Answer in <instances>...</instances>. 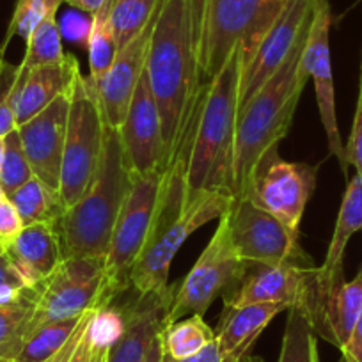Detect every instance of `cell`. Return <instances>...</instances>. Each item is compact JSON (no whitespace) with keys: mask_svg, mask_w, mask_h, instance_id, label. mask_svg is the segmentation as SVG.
I'll return each instance as SVG.
<instances>
[{"mask_svg":"<svg viewBox=\"0 0 362 362\" xmlns=\"http://www.w3.org/2000/svg\"><path fill=\"white\" fill-rule=\"evenodd\" d=\"M20 82V64H11L0 57V139L16 128L15 98Z\"/></svg>","mask_w":362,"mask_h":362,"instance_id":"d590c367","label":"cell"},{"mask_svg":"<svg viewBox=\"0 0 362 362\" xmlns=\"http://www.w3.org/2000/svg\"><path fill=\"white\" fill-rule=\"evenodd\" d=\"M279 146L274 144L259 156L242 197L300 233L305 206L316 190L318 169L304 162H288L281 156Z\"/></svg>","mask_w":362,"mask_h":362,"instance_id":"ba28073f","label":"cell"},{"mask_svg":"<svg viewBox=\"0 0 362 362\" xmlns=\"http://www.w3.org/2000/svg\"><path fill=\"white\" fill-rule=\"evenodd\" d=\"M110 8H112V0H105L102 9L90 16L87 54H89V76L95 82L105 75L117 54L116 37L110 25Z\"/></svg>","mask_w":362,"mask_h":362,"instance_id":"f1b7e54d","label":"cell"},{"mask_svg":"<svg viewBox=\"0 0 362 362\" xmlns=\"http://www.w3.org/2000/svg\"><path fill=\"white\" fill-rule=\"evenodd\" d=\"M163 355L173 358H187L199 354L215 341V330L204 322L203 316L190 315L169 323L160 332Z\"/></svg>","mask_w":362,"mask_h":362,"instance_id":"4316f807","label":"cell"},{"mask_svg":"<svg viewBox=\"0 0 362 362\" xmlns=\"http://www.w3.org/2000/svg\"><path fill=\"white\" fill-rule=\"evenodd\" d=\"M344 156H346L348 165L355 167L358 176H362V61H361V75H358V96L357 105H355L354 123L348 142L344 144Z\"/></svg>","mask_w":362,"mask_h":362,"instance_id":"74e56055","label":"cell"},{"mask_svg":"<svg viewBox=\"0 0 362 362\" xmlns=\"http://www.w3.org/2000/svg\"><path fill=\"white\" fill-rule=\"evenodd\" d=\"M177 284H169L158 293L139 295L123 308H117L123 318L119 337L107 350L105 362H144L149 346L165 327V315L170 308Z\"/></svg>","mask_w":362,"mask_h":362,"instance_id":"ac0fdd59","label":"cell"},{"mask_svg":"<svg viewBox=\"0 0 362 362\" xmlns=\"http://www.w3.org/2000/svg\"><path fill=\"white\" fill-rule=\"evenodd\" d=\"M337 362H348V361L343 357V355H341V358H339V361H337Z\"/></svg>","mask_w":362,"mask_h":362,"instance_id":"681fc988","label":"cell"},{"mask_svg":"<svg viewBox=\"0 0 362 362\" xmlns=\"http://www.w3.org/2000/svg\"><path fill=\"white\" fill-rule=\"evenodd\" d=\"M162 170L132 176V187L117 215L105 256L107 288L116 300L130 290V276L141 256L158 201Z\"/></svg>","mask_w":362,"mask_h":362,"instance_id":"8fae6325","label":"cell"},{"mask_svg":"<svg viewBox=\"0 0 362 362\" xmlns=\"http://www.w3.org/2000/svg\"><path fill=\"white\" fill-rule=\"evenodd\" d=\"M132 187L119 132L107 127L102 160L86 194L59 221L66 257H105Z\"/></svg>","mask_w":362,"mask_h":362,"instance_id":"5b68a950","label":"cell"},{"mask_svg":"<svg viewBox=\"0 0 362 362\" xmlns=\"http://www.w3.org/2000/svg\"><path fill=\"white\" fill-rule=\"evenodd\" d=\"M4 254L30 288L37 286L66 259L59 222L23 226L6 242Z\"/></svg>","mask_w":362,"mask_h":362,"instance_id":"ffe728a7","label":"cell"},{"mask_svg":"<svg viewBox=\"0 0 362 362\" xmlns=\"http://www.w3.org/2000/svg\"><path fill=\"white\" fill-rule=\"evenodd\" d=\"M61 40L62 34L55 16H50L43 23H40L25 43V55L20 64L22 69L61 64L68 55L62 50Z\"/></svg>","mask_w":362,"mask_h":362,"instance_id":"d6a6232c","label":"cell"},{"mask_svg":"<svg viewBox=\"0 0 362 362\" xmlns=\"http://www.w3.org/2000/svg\"><path fill=\"white\" fill-rule=\"evenodd\" d=\"M156 15L139 36H135L130 43L117 50L105 75L96 82L93 80L96 86V95H98L100 107H102L105 127L114 128V130H119L123 124L135 87L144 73L149 40H151Z\"/></svg>","mask_w":362,"mask_h":362,"instance_id":"d6986e66","label":"cell"},{"mask_svg":"<svg viewBox=\"0 0 362 362\" xmlns=\"http://www.w3.org/2000/svg\"><path fill=\"white\" fill-rule=\"evenodd\" d=\"M318 0H284L279 15L264 34L257 50L242 68L238 109L279 69L302 34L311 27Z\"/></svg>","mask_w":362,"mask_h":362,"instance_id":"4fadbf2b","label":"cell"},{"mask_svg":"<svg viewBox=\"0 0 362 362\" xmlns=\"http://www.w3.org/2000/svg\"><path fill=\"white\" fill-rule=\"evenodd\" d=\"M341 355L348 362H362V313L358 316L357 323H355L354 330H351L350 339L341 350Z\"/></svg>","mask_w":362,"mask_h":362,"instance_id":"b9f144b4","label":"cell"},{"mask_svg":"<svg viewBox=\"0 0 362 362\" xmlns=\"http://www.w3.org/2000/svg\"><path fill=\"white\" fill-rule=\"evenodd\" d=\"M316 270V264L247 267L238 286L222 297L224 308L235 309L249 304L276 302L288 308L304 309L315 288Z\"/></svg>","mask_w":362,"mask_h":362,"instance_id":"2e32d148","label":"cell"},{"mask_svg":"<svg viewBox=\"0 0 362 362\" xmlns=\"http://www.w3.org/2000/svg\"><path fill=\"white\" fill-rule=\"evenodd\" d=\"M277 362H320L318 341L311 323L298 308L288 309L283 344Z\"/></svg>","mask_w":362,"mask_h":362,"instance_id":"4dcf8cb0","label":"cell"},{"mask_svg":"<svg viewBox=\"0 0 362 362\" xmlns=\"http://www.w3.org/2000/svg\"><path fill=\"white\" fill-rule=\"evenodd\" d=\"M0 362H16V361H2V358H0Z\"/></svg>","mask_w":362,"mask_h":362,"instance_id":"f907efd6","label":"cell"},{"mask_svg":"<svg viewBox=\"0 0 362 362\" xmlns=\"http://www.w3.org/2000/svg\"><path fill=\"white\" fill-rule=\"evenodd\" d=\"M163 350H162V339H160V334L155 337V341L149 346L148 354H146L144 362H162Z\"/></svg>","mask_w":362,"mask_h":362,"instance_id":"f6af8a7d","label":"cell"},{"mask_svg":"<svg viewBox=\"0 0 362 362\" xmlns=\"http://www.w3.org/2000/svg\"><path fill=\"white\" fill-rule=\"evenodd\" d=\"M34 288L13 304L0 305V358L16 361L33 330Z\"/></svg>","mask_w":362,"mask_h":362,"instance_id":"83f0119b","label":"cell"},{"mask_svg":"<svg viewBox=\"0 0 362 362\" xmlns=\"http://www.w3.org/2000/svg\"><path fill=\"white\" fill-rule=\"evenodd\" d=\"M117 132L123 146L124 165L130 176H142L165 167L167 149L162 119L146 73H142L135 87L127 116Z\"/></svg>","mask_w":362,"mask_h":362,"instance_id":"9a60e30c","label":"cell"},{"mask_svg":"<svg viewBox=\"0 0 362 362\" xmlns=\"http://www.w3.org/2000/svg\"><path fill=\"white\" fill-rule=\"evenodd\" d=\"M162 362H221V355H218L217 341H214V343H210L206 348H203L199 354L192 355V357L173 358L169 355H163Z\"/></svg>","mask_w":362,"mask_h":362,"instance_id":"7bdbcfd3","label":"cell"},{"mask_svg":"<svg viewBox=\"0 0 362 362\" xmlns=\"http://www.w3.org/2000/svg\"><path fill=\"white\" fill-rule=\"evenodd\" d=\"M66 4L71 6L73 9L80 13H86L87 16H93L102 9V6L105 4V0H64Z\"/></svg>","mask_w":362,"mask_h":362,"instance_id":"ee69618b","label":"cell"},{"mask_svg":"<svg viewBox=\"0 0 362 362\" xmlns=\"http://www.w3.org/2000/svg\"><path fill=\"white\" fill-rule=\"evenodd\" d=\"M283 4L284 0H208L199 54L203 82L218 75L236 48H242L245 66Z\"/></svg>","mask_w":362,"mask_h":362,"instance_id":"8992f818","label":"cell"},{"mask_svg":"<svg viewBox=\"0 0 362 362\" xmlns=\"http://www.w3.org/2000/svg\"><path fill=\"white\" fill-rule=\"evenodd\" d=\"M110 302H100L86 311L78 325L73 330L61 350L55 351L45 362H103L107 350L112 346V339L105 332L100 320V311Z\"/></svg>","mask_w":362,"mask_h":362,"instance_id":"d4e9b609","label":"cell"},{"mask_svg":"<svg viewBox=\"0 0 362 362\" xmlns=\"http://www.w3.org/2000/svg\"><path fill=\"white\" fill-rule=\"evenodd\" d=\"M185 2H187V9H189L190 25H192V34H194V41H196V47H197V54H201L208 0H185Z\"/></svg>","mask_w":362,"mask_h":362,"instance_id":"ab89813d","label":"cell"},{"mask_svg":"<svg viewBox=\"0 0 362 362\" xmlns=\"http://www.w3.org/2000/svg\"><path fill=\"white\" fill-rule=\"evenodd\" d=\"M80 318L61 320V322H47L37 325L23 343L22 351L16 357V362H45L52 357L62 344L68 341L73 330L78 325Z\"/></svg>","mask_w":362,"mask_h":362,"instance_id":"1f68e13d","label":"cell"},{"mask_svg":"<svg viewBox=\"0 0 362 362\" xmlns=\"http://www.w3.org/2000/svg\"><path fill=\"white\" fill-rule=\"evenodd\" d=\"M330 25H332V13H330L329 0H318L311 30L302 52V64L315 82L316 103H318L320 119L325 130L330 155L336 156L343 174L348 176L350 165L346 163L344 144L337 127L336 93H334L332 61H330Z\"/></svg>","mask_w":362,"mask_h":362,"instance_id":"5bb4252c","label":"cell"},{"mask_svg":"<svg viewBox=\"0 0 362 362\" xmlns=\"http://www.w3.org/2000/svg\"><path fill=\"white\" fill-rule=\"evenodd\" d=\"M358 231H362V176L355 174L351 180H348L339 214L336 218V226H334L332 238H330L329 249H327L325 261L316 270L315 290H313L308 308L302 311L304 315L311 311L318 298H322L336 284L344 281V252H346L350 238Z\"/></svg>","mask_w":362,"mask_h":362,"instance_id":"44dd1931","label":"cell"},{"mask_svg":"<svg viewBox=\"0 0 362 362\" xmlns=\"http://www.w3.org/2000/svg\"><path fill=\"white\" fill-rule=\"evenodd\" d=\"M61 4H64V0H16V8L9 22L8 33L0 45V57H4L6 48L15 36H20L27 43L40 23L57 15Z\"/></svg>","mask_w":362,"mask_h":362,"instance_id":"836d02e7","label":"cell"},{"mask_svg":"<svg viewBox=\"0 0 362 362\" xmlns=\"http://www.w3.org/2000/svg\"><path fill=\"white\" fill-rule=\"evenodd\" d=\"M242 68L243 52L242 48H236L218 75L206 82L187 170L190 190L233 196Z\"/></svg>","mask_w":362,"mask_h":362,"instance_id":"277c9868","label":"cell"},{"mask_svg":"<svg viewBox=\"0 0 362 362\" xmlns=\"http://www.w3.org/2000/svg\"><path fill=\"white\" fill-rule=\"evenodd\" d=\"M238 362H264V361H263V358H261V357H257V355L247 354V355H243V357L240 358Z\"/></svg>","mask_w":362,"mask_h":362,"instance_id":"bcb514c9","label":"cell"},{"mask_svg":"<svg viewBox=\"0 0 362 362\" xmlns=\"http://www.w3.org/2000/svg\"><path fill=\"white\" fill-rule=\"evenodd\" d=\"M78 73V61L69 54L61 64L40 66L33 69H22L20 66V82L15 98L16 127L29 121L54 100L68 93Z\"/></svg>","mask_w":362,"mask_h":362,"instance_id":"603a6c76","label":"cell"},{"mask_svg":"<svg viewBox=\"0 0 362 362\" xmlns=\"http://www.w3.org/2000/svg\"><path fill=\"white\" fill-rule=\"evenodd\" d=\"M59 29H61V34H66L69 40H86L87 43V36H89L90 30V16L89 18H83L82 15L69 13V15L64 16V22H62V25H59Z\"/></svg>","mask_w":362,"mask_h":362,"instance_id":"60d3db41","label":"cell"},{"mask_svg":"<svg viewBox=\"0 0 362 362\" xmlns=\"http://www.w3.org/2000/svg\"><path fill=\"white\" fill-rule=\"evenodd\" d=\"M9 199L15 204L23 226L59 222L64 211L68 210L62 203L61 194L45 185L36 176L20 187L16 192H13Z\"/></svg>","mask_w":362,"mask_h":362,"instance_id":"484cf974","label":"cell"},{"mask_svg":"<svg viewBox=\"0 0 362 362\" xmlns=\"http://www.w3.org/2000/svg\"><path fill=\"white\" fill-rule=\"evenodd\" d=\"M105 130L95 82L80 71L69 87L68 128L62 153L59 194L66 208H71L86 194L95 177L102 160Z\"/></svg>","mask_w":362,"mask_h":362,"instance_id":"52a82bcc","label":"cell"},{"mask_svg":"<svg viewBox=\"0 0 362 362\" xmlns=\"http://www.w3.org/2000/svg\"><path fill=\"white\" fill-rule=\"evenodd\" d=\"M23 228L20 215L16 211L15 204L9 199L8 194L0 189V240L9 242L15 235H18L20 229Z\"/></svg>","mask_w":362,"mask_h":362,"instance_id":"f35d334b","label":"cell"},{"mask_svg":"<svg viewBox=\"0 0 362 362\" xmlns=\"http://www.w3.org/2000/svg\"><path fill=\"white\" fill-rule=\"evenodd\" d=\"M4 139H0V165H2V158H4Z\"/></svg>","mask_w":362,"mask_h":362,"instance_id":"7dc6e473","label":"cell"},{"mask_svg":"<svg viewBox=\"0 0 362 362\" xmlns=\"http://www.w3.org/2000/svg\"><path fill=\"white\" fill-rule=\"evenodd\" d=\"M100 302H114L107 288L105 257H66L34 286L33 330L41 323L78 318Z\"/></svg>","mask_w":362,"mask_h":362,"instance_id":"30bf717a","label":"cell"},{"mask_svg":"<svg viewBox=\"0 0 362 362\" xmlns=\"http://www.w3.org/2000/svg\"><path fill=\"white\" fill-rule=\"evenodd\" d=\"M4 158L0 165V189L8 196H11L20 187L25 185L27 181L33 180L34 173L30 169L25 151H23L18 128L9 132L4 137Z\"/></svg>","mask_w":362,"mask_h":362,"instance_id":"e575fe53","label":"cell"},{"mask_svg":"<svg viewBox=\"0 0 362 362\" xmlns=\"http://www.w3.org/2000/svg\"><path fill=\"white\" fill-rule=\"evenodd\" d=\"M247 264L240 261L229 238L226 214L218 218L214 236L204 247L185 279L177 283L170 308L165 315V325L190 315L204 316L218 297L235 290L245 276Z\"/></svg>","mask_w":362,"mask_h":362,"instance_id":"9c48e42d","label":"cell"},{"mask_svg":"<svg viewBox=\"0 0 362 362\" xmlns=\"http://www.w3.org/2000/svg\"><path fill=\"white\" fill-rule=\"evenodd\" d=\"M162 0H112L110 25L116 37L117 50L130 43L149 25L158 13Z\"/></svg>","mask_w":362,"mask_h":362,"instance_id":"f546056e","label":"cell"},{"mask_svg":"<svg viewBox=\"0 0 362 362\" xmlns=\"http://www.w3.org/2000/svg\"><path fill=\"white\" fill-rule=\"evenodd\" d=\"M233 249L247 267H311L313 259L300 245V233L288 229L252 201L240 197L226 211Z\"/></svg>","mask_w":362,"mask_h":362,"instance_id":"7c38bea8","label":"cell"},{"mask_svg":"<svg viewBox=\"0 0 362 362\" xmlns=\"http://www.w3.org/2000/svg\"><path fill=\"white\" fill-rule=\"evenodd\" d=\"M362 313V267L351 281H341L316 300L305 318L316 336L343 350Z\"/></svg>","mask_w":362,"mask_h":362,"instance_id":"7402d4cb","label":"cell"},{"mask_svg":"<svg viewBox=\"0 0 362 362\" xmlns=\"http://www.w3.org/2000/svg\"><path fill=\"white\" fill-rule=\"evenodd\" d=\"M309 27L274 75L238 109L236 119L233 197H242L250 173L259 156L274 144H281L290 132L309 75L302 64V52Z\"/></svg>","mask_w":362,"mask_h":362,"instance_id":"3957f363","label":"cell"},{"mask_svg":"<svg viewBox=\"0 0 362 362\" xmlns=\"http://www.w3.org/2000/svg\"><path fill=\"white\" fill-rule=\"evenodd\" d=\"M144 73L158 105L169 162L204 89L185 0H162Z\"/></svg>","mask_w":362,"mask_h":362,"instance_id":"7a4b0ae2","label":"cell"},{"mask_svg":"<svg viewBox=\"0 0 362 362\" xmlns=\"http://www.w3.org/2000/svg\"><path fill=\"white\" fill-rule=\"evenodd\" d=\"M288 309V305L276 302L249 304L235 309L224 308L215 330L221 362H238L243 355L250 354V348L272 320Z\"/></svg>","mask_w":362,"mask_h":362,"instance_id":"cb8c5ba5","label":"cell"},{"mask_svg":"<svg viewBox=\"0 0 362 362\" xmlns=\"http://www.w3.org/2000/svg\"><path fill=\"white\" fill-rule=\"evenodd\" d=\"M4 249H6V243L0 240V254H4Z\"/></svg>","mask_w":362,"mask_h":362,"instance_id":"c3c4849f","label":"cell"},{"mask_svg":"<svg viewBox=\"0 0 362 362\" xmlns=\"http://www.w3.org/2000/svg\"><path fill=\"white\" fill-rule=\"evenodd\" d=\"M69 89L40 114L20 124L18 134L34 176L50 189H61L62 153L68 128Z\"/></svg>","mask_w":362,"mask_h":362,"instance_id":"e0dca14e","label":"cell"},{"mask_svg":"<svg viewBox=\"0 0 362 362\" xmlns=\"http://www.w3.org/2000/svg\"><path fill=\"white\" fill-rule=\"evenodd\" d=\"M33 288L18 274L6 254H0V305L13 304L25 297Z\"/></svg>","mask_w":362,"mask_h":362,"instance_id":"8d00e7d4","label":"cell"},{"mask_svg":"<svg viewBox=\"0 0 362 362\" xmlns=\"http://www.w3.org/2000/svg\"><path fill=\"white\" fill-rule=\"evenodd\" d=\"M204 90L206 82L176 151L163 167L162 185L148 240L130 276V290L139 295L167 290L170 264L181 245L204 224L218 221L235 199L224 192H196L190 190L187 183V170Z\"/></svg>","mask_w":362,"mask_h":362,"instance_id":"6da1fadb","label":"cell"}]
</instances>
